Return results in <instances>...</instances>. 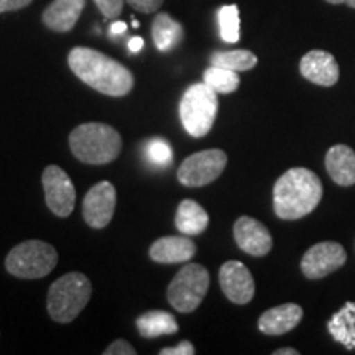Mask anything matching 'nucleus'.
Here are the masks:
<instances>
[{
	"label": "nucleus",
	"mask_w": 355,
	"mask_h": 355,
	"mask_svg": "<svg viewBox=\"0 0 355 355\" xmlns=\"http://www.w3.org/2000/svg\"><path fill=\"white\" fill-rule=\"evenodd\" d=\"M69 68L89 87L112 97H123L132 91L133 76L125 66L104 53L78 46L69 51Z\"/></svg>",
	"instance_id": "obj_1"
},
{
	"label": "nucleus",
	"mask_w": 355,
	"mask_h": 355,
	"mask_svg": "<svg viewBox=\"0 0 355 355\" xmlns=\"http://www.w3.org/2000/svg\"><path fill=\"white\" fill-rule=\"evenodd\" d=\"M322 199V183L308 168H291L273 188V209L279 219L296 220L311 214Z\"/></svg>",
	"instance_id": "obj_2"
},
{
	"label": "nucleus",
	"mask_w": 355,
	"mask_h": 355,
	"mask_svg": "<svg viewBox=\"0 0 355 355\" xmlns=\"http://www.w3.org/2000/svg\"><path fill=\"white\" fill-rule=\"evenodd\" d=\"M69 146L86 165H107L122 152V137L107 123H83L71 132Z\"/></svg>",
	"instance_id": "obj_3"
},
{
	"label": "nucleus",
	"mask_w": 355,
	"mask_h": 355,
	"mask_svg": "<svg viewBox=\"0 0 355 355\" xmlns=\"http://www.w3.org/2000/svg\"><path fill=\"white\" fill-rule=\"evenodd\" d=\"M92 286L86 275L68 273L50 286L46 298L48 314L55 322L74 321L91 300Z\"/></svg>",
	"instance_id": "obj_4"
},
{
	"label": "nucleus",
	"mask_w": 355,
	"mask_h": 355,
	"mask_svg": "<svg viewBox=\"0 0 355 355\" xmlns=\"http://www.w3.org/2000/svg\"><path fill=\"white\" fill-rule=\"evenodd\" d=\"M217 110H219L217 92L206 83L189 86L180 102V119L184 130L194 139H201L211 132Z\"/></svg>",
	"instance_id": "obj_5"
},
{
	"label": "nucleus",
	"mask_w": 355,
	"mask_h": 355,
	"mask_svg": "<svg viewBox=\"0 0 355 355\" xmlns=\"http://www.w3.org/2000/svg\"><path fill=\"white\" fill-rule=\"evenodd\" d=\"M58 263L55 247L43 241H26L15 245L6 259L7 272L17 278L37 279L53 272Z\"/></svg>",
	"instance_id": "obj_6"
},
{
	"label": "nucleus",
	"mask_w": 355,
	"mask_h": 355,
	"mask_svg": "<svg viewBox=\"0 0 355 355\" xmlns=\"http://www.w3.org/2000/svg\"><path fill=\"white\" fill-rule=\"evenodd\" d=\"M209 272L199 263H188L175 275L168 286V301L180 313H193L209 290Z\"/></svg>",
	"instance_id": "obj_7"
},
{
	"label": "nucleus",
	"mask_w": 355,
	"mask_h": 355,
	"mask_svg": "<svg viewBox=\"0 0 355 355\" xmlns=\"http://www.w3.org/2000/svg\"><path fill=\"white\" fill-rule=\"evenodd\" d=\"M227 165V155L219 148L204 150L191 155L181 163L178 180L188 188H201L216 181Z\"/></svg>",
	"instance_id": "obj_8"
},
{
	"label": "nucleus",
	"mask_w": 355,
	"mask_h": 355,
	"mask_svg": "<svg viewBox=\"0 0 355 355\" xmlns=\"http://www.w3.org/2000/svg\"><path fill=\"white\" fill-rule=\"evenodd\" d=\"M44 201L53 214L58 217H68L76 204V189L68 173L60 166L50 165L43 171Z\"/></svg>",
	"instance_id": "obj_9"
},
{
	"label": "nucleus",
	"mask_w": 355,
	"mask_h": 355,
	"mask_svg": "<svg viewBox=\"0 0 355 355\" xmlns=\"http://www.w3.org/2000/svg\"><path fill=\"white\" fill-rule=\"evenodd\" d=\"M347 260L345 248L337 242H319L301 259V272L309 279H321L334 273Z\"/></svg>",
	"instance_id": "obj_10"
},
{
	"label": "nucleus",
	"mask_w": 355,
	"mask_h": 355,
	"mask_svg": "<svg viewBox=\"0 0 355 355\" xmlns=\"http://www.w3.org/2000/svg\"><path fill=\"white\" fill-rule=\"evenodd\" d=\"M117 202V193L112 183L101 181L92 186L84 196L83 216L87 225L92 229H104L112 220Z\"/></svg>",
	"instance_id": "obj_11"
},
{
	"label": "nucleus",
	"mask_w": 355,
	"mask_h": 355,
	"mask_svg": "<svg viewBox=\"0 0 355 355\" xmlns=\"http://www.w3.org/2000/svg\"><path fill=\"white\" fill-rule=\"evenodd\" d=\"M219 283L224 295L235 304H247L254 300L255 282L248 268L241 261H225L219 270Z\"/></svg>",
	"instance_id": "obj_12"
},
{
	"label": "nucleus",
	"mask_w": 355,
	"mask_h": 355,
	"mask_svg": "<svg viewBox=\"0 0 355 355\" xmlns=\"http://www.w3.org/2000/svg\"><path fill=\"white\" fill-rule=\"evenodd\" d=\"M234 239L239 248L252 257H265L273 247L270 230L260 220L248 216H242L235 220Z\"/></svg>",
	"instance_id": "obj_13"
},
{
	"label": "nucleus",
	"mask_w": 355,
	"mask_h": 355,
	"mask_svg": "<svg viewBox=\"0 0 355 355\" xmlns=\"http://www.w3.org/2000/svg\"><path fill=\"white\" fill-rule=\"evenodd\" d=\"M301 76L318 86L331 87L339 81V64L329 51L313 50L301 58L300 61Z\"/></svg>",
	"instance_id": "obj_14"
},
{
	"label": "nucleus",
	"mask_w": 355,
	"mask_h": 355,
	"mask_svg": "<svg viewBox=\"0 0 355 355\" xmlns=\"http://www.w3.org/2000/svg\"><path fill=\"white\" fill-rule=\"evenodd\" d=\"M303 319L300 304L286 303L265 311L259 319V329L266 336H282L295 329Z\"/></svg>",
	"instance_id": "obj_15"
},
{
	"label": "nucleus",
	"mask_w": 355,
	"mask_h": 355,
	"mask_svg": "<svg viewBox=\"0 0 355 355\" xmlns=\"http://www.w3.org/2000/svg\"><path fill=\"white\" fill-rule=\"evenodd\" d=\"M86 6V0H53L44 8L43 24L53 32L66 33L74 28Z\"/></svg>",
	"instance_id": "obj_16"
},
{
	"label": "nucleus",
	"mask_w": 355,
	"mask_h": 355,
	"mask_svg": "<svg viewBox=\"0 0 355 355\" xmlns=\"http://www.w3.org/2000/svg\"><path fill=\"white\" fill-rule=\"evenodd\" d=\"M196 254V245L188 237H162L150 247V259L157 263H184Z\"/></svg>",
	"instance_id": "obj_17"
},
{
	"label": "nucleus",
	"mask_w": 355,
	"mask_h": 355,
	"mask_svg": "<svg viewBox=\"0 0 355 355\" xmlns=\"http://www.w3.org/2000/svg\"><path fill=\"white\" fill-rule=\"evenodd\" d=\"M326 170L336 184H355V152L347 145L331 146L326 155Z\"/></svg>",
	"instance_id": "obj_18"
},
{
	"label": "nucleus",
	"mask_w": 355,
	"mask_h": 355,
	"mask_svg": "<svg viewBox=\"0 0 355 355\" xmlns=\"http://www.w3.org/2000/svg\"><path fill=\"white\" fill-rule=\"evenodd\" d=\"M176 227L184 235H199L209 225V216L201 204L193 199H184L176 211Z\"/></svg>",
	"instance_id": "obj_19"
},
{
	"label": "nucleus",
	"mask_w": 355,
	"mask_h": 355,
	"mask_svg": "<svg viewBox=\"0 0 355 355\" xmlns=\"http://www.w3.org/2000/svg\"><path fill=\"white\" fill-rule=\"evenodd\" d=\"M332 339L343 344L345 349H355V303H345L327 322Z\"/></svg>",
	"instance_id": "obj_20"
},
{
	"label": "nucleus",
	"mask_w": 355,
	"mask_h": 355,
	"mask_svg": "<svg viewBox=\"0 0 355 355\" xmlns=\"http://www.w3.org/2000/svg\"><path fill=\"white\" fill-rule=\"evenodd\" d=\"M152 37L159 51H171L183 40V26L168 13H158L152 25Z\"/></svg>",
	"instance_id": "obj_21"
},
{
	"label": "nucleus",
	"mask_w": 355,
	"mask_h": 355,
	"mask_svg": "<svg viewBox=\"0 0 355 355\" xmlns=\"http://www.w3.org/2000/svg\"><path fill=\"white\" fill-rule=\"evenodd\" d=\"M137 329H139L140 336L146 337V339H153V337L175 334L180 327H178L176 319L171 313L148 311L137 319Z\"/></svg>",
	"instance_id": "obj_22"
},
{
	"label": "nucleus",
	"mask_w": 355,
	"mask_h": 355,
	"mask_svg": "<svg viewBox=\"0 0 355 355\" xmlns=\"http://www.w3.org/2000/svg\"><path fill=\"white\" fill-rule=\"evenodd\" d=\"M257 56L248 50H232V51H214L211 55V64L219 66L230 71H248L257 66Z\"/></svg>",
	"instance_id": "obj_23"
},
{
	"label": "nucleus",
	"mask_w": 355,
	"mask_h": 355,
	"mask_svg": "<svg viewBox=\"0 0 355 355\" xmlns=\"http://www.w3.org/2000/svg\"><path fill=\"white\" fill-rule=\"evenodd\" d=\"M204 83L214 89L217 94H232L241 86L237 71H230L219 66H212L204 71Z\"/></svg>",
	"instance_id": "obj_24"
},
{
	"label": "nucleus",
	"mask_w": 355,
	"mask_h": 355,
	"mask_svg": "<svg viewBox=\"0 0 355 355\" xmlns=\"http://www.w3.org/2000/svg\"><path fill=\"white\" fill-rule=\"evenodd\" d=\"M220 38L225 43H237L241 38V15L237 6H224L217 12Z\"/></svg>",
	"instance_id": "obj_25"
},
{
	"label": "nucleus",
	"mask_w": 355,
	"mask_h": 355,
	"mask_svg": "<svg viewBox=\"0 0 355 355\" xmlns=\"http://www.w3.org/2000/svg\"><path fill=\"white\" fill-rule=\"evenodd\" d=\"M144 155L146 162L155 168H168L173 162L171 145L162 137L146 140L144 144Z\"/></svg>",
	"instance_id": "obj_26"
},
{
	"label": "nucleus",
	"mask_w": 355,
	"mask_h": 355,
	"mask_svg": "<svg viewBox=\"0 0 355 355\" xmlns=\"http://www.w3.org/2000/svg\"><path fill=\"white\" fill-rule=\"evenodd\" d=\"M94 3L105 19H117L123 10L125 0H94Z\"/></svg>",
	"instance_id": "obj_27"
},
{
	"label": "nucleus",
	"mask_w": 355,
	"mask_h": 355,
	"mask_svg": "<svg viewBox=\"0 0 355 355\" xmlns=\"http://www.w3.org/2000/svg\"><path fill=\"white\" fill-rule=\"evenodd\" d=\"M125 2L137 12L141 13H153L162 7L163 0H125Z\"/></svg>",
	"instance_id": "obj_28"
},
{
	"label": "nucleus",
	"mask_w": 355,
	"mask_h": 355,
	"mask_svg": "<svg viewBox=\"0 0 355 355\" xmlns=\"http://www.w3.org/2000/svg\"><path fill=\"white\" fill-rule=\"evenodd\" d=\"M137 350L133 349L132 344H128L127 340L119 339L109 345L107 349L104 350V355H135Z\"/></svg>",
	"instance_id": "obj_29"
},
{
	"label": "nucleus",
	"mask_w": 355,
	"mask_h": 355,
	"mask_svg": "<svg viewBox=\"0 0 355 355\" xmlns=\"http://www.w3.org/2000/svg\"><path fill=\"white\" fill-rule=\"evenodd\" d=\"M196 354V349L194 345L189 343V340H183L176 345V347H166L159 350V355H194Z\"/></svg>",
	"instance_id": "obj_30"
},
{
	"label": "nucleus",
	"mask_w": 355,
	"mask_h": 355,
	"mask_svg": "<svg viewBox=\"0 0 355 355\" xmlns=\"http://www.w3.org/2000/svg\"><path fill=\"white\" fill-rule=\"evenodd\" d=\"M33 0H0V13L15 12L28 7Z\"/></svg>",
	"instance_id": "obj_31"
},
{
	"label": "nucleus",
	"mask_w": 355,
	"mask_h": 355,
	"mask_svg": "<svg viewBox=\"0 0 355 355\" xmlns=\"http://www.w3.org/2000/svg\"><path fill=\"white\" fill-rule=\"evenodd\" d=\"M127 46H128V50H130V53H139V51H141V48H144V38L132 37L130 40H128Z\"/></svg>",
	"instance_id": "obj_32"
},
{
	"label": "nucleus",
	"mask_w": 355,
	"mask_h": 355,
	"mask_svg": "<svg viewBox=\"0 0 355 355\" xmlns=\"http://www.w3.org/2000/svg\"><path fill=\"white\" fill-rule=\"evenodd\" d=\"M128 30V26L125 21H114L112 25H110V33L112 35H122L125 33Z\"/></svg>",
	"instance_id": "obj_33"
},
{
	"label": "nucleus",
	"mask_w": 355,
	"mask_h": 355,
	"mask_svg": "<svg viewBox=\"0 0 355 355\" xmlns=\"http://www.w3.org/2000/svg\"><path fill=\"white\" fill-rule=\"evenodd\" d=\"M273 355H300V352L296 349H291V347H283V349H278L275 350Z\"/></svg>",
	"instance_id": "obj_34"
},
{
	"label": "nucleus",
	"mask_w": 355,
	"mask_h": 355,
	"mask_svg": "<svg viewBox=\"0 0 355 355\" xmlns=\"http://www.w3.org/2000/svg\"><path fill=\"white\" fill-rule=\"evenodd\" d=\"M327 3H332V6H340V3H345V6L355 8V0H326Z\"/></svg>",
	"instance_id": "obj_35"
},
{
	"label": "nucleus",
	"mask_w": 355,
	"mask_h": 355,
	"mask_svg": "<svg viewBox=\"0 0 355 355\" xmlns=\"http://www.w3.org/2000/svg\"><path fill=\"white\" fill-rule=\"evenodd\" d=\"M132 25L135 26V28H139V21H137V20H133V21H132Z\"/></svg>",
	"instance_id": "obj_36"
}]
</instances>
